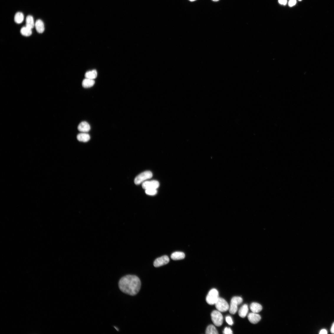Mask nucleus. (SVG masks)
Listing matches in <instances>:
<instances>
[{
    "label": "nucleus",
    "mask_w": 334,
    "mask_h": 334,
    "mask_svg": "<svg viewBox=\"0 0 334 334\" xmlns=\"http://www.w3.org/2000/svg\"><path fill=\"white\" fill-rule=\"evenodd\" d=\"M119 287L123 292L134 296L140 290L141 282L137 276L128 275L122 277L120 279Z\"/></svg>",
    "instance_id": "obj_1"
},
{
    "label": "nucleus",
    "mask_w": 334,
    "mask_h": 334,
    "mask_svg": "<svg viewBox=\"0 0 334 334\" xmlns=\"http://www.w3.org/2000/svg\"><path fill=\"white\" fill-rule=\"evenodd\" d=\"M206 333L207 334H217L218 332L215 327L211 325L208 326L206 330Z\"/></svg>",
    "instance_id": "obj_21"
},
{
    "label": "nucleus",
    "mask_w": 334,
    "mask_h": 334,
    "mask_svg": "<svg viewBox=\"0 0 334 334\" xmlns=\"http://www.w3.org/2000/svg\"><path fill=\"white\" fill-rule=\"evenodd\" d=\"M185 257V254L183 252L180 251L174 252L171 256L172 259L174 260H178L184 259Z\"/></svg>",
    "instance_id": "obj_14"
},
{
    "label": "nucleus",
    "mask_w": 334,
    "mask_h": 334,
    "mask_svg": "<svg viewBox=\"0 0 334 334\" xmlns=\"http://www.w3.org/2000/svg\"><path fill=\"white\" fill-rule=\"evenodd\" d=\"M327 330L325 329L321 330L319 333V334H327Z\"/></svg>",
    "instance_id": "obj_27"
},
{
    "label": "nucleus",
    "mask_w": 334,
    "mask_h": 334,
    "mask_svg": "<svg viewBox=\"0 0 334 334\" xmlns=\"http://www.w3.org/2000/svg\"><path fill=\"white\" fill-rule=\"evenodd\" d=\"M35 23L34 22L33 17L31 15L27 16L26 19V26L32 29L35 27Z\"/></svg>",
    "instance_id": "obj_16"
},
{
    "label": "nucleus",
    "mask_w": 334,
    "mask_h": 334,
    "mask_svg": "<svg viewBox=\"0 0 334 334\" xmlns=\"http://www.w3.org/2000/svg\"><path fill=\"white\" fill-rule=\"evenodd\" d=\"M145 192L148 195L154 196L157 194V191L156 189H148L146 190Z\"/></svg>",
    "instance_id": "obj_22"
},
{
    "label": "nucleus",
    "mask_w": 334,
    "mask_h": 334,
    "mask_svg": "<svg viewBox=\"0 0 334 334\" xmlns=\"http://www.w3.org/2000/svg\"><path fill=\"white\" fill-rule=\"evenodd\" d=\"M34 27L37 32L40 34L43 33L45 31V24H44L43 22L40 19L37 20L35 22Z\"/></svg>",
    "instance_id": "obj_10"
},
{
    "label": "nucleus",
    "mask_w": 334,
    "mask_h": 334,
    "mask_svg": "<svg viewBox=\"0 0 334 334\" xmlns=\"http://www.w3.org/2000/svg\"><path fill=\"white\" fill-rule=\"evenodd\" d=\"M24 19V16L22 12H17L15 14L14 17V21L16 23L18 24H21L23 22Z\"/></svg>",
    "instance_id": "obj_20"
},
{
    "label": "nucleus",
    "mask_w": 334,
    "mask_h": 334,
    "mask_svg": "<svg viewBox=\"0 0 334 334\" xmlns=\"http://www.w3.org/2000/svg\"><path fill=\"white\" fill-rule=\"evenodd\" d=\"M32 29L26 26H25L22 28L20 30V32L22 35L26 37H29L32 34Z\"/></svg>",
    "instance_id": "obj_18"
},
{
    "label": "nucleus",
    "mask_w": 334,
    "mask_h": 334,
    "mask_svg": "<svg viewBox=\"0 0 334 334\" xmlns=\"http://www.w3.org/2000/svg\"><path fill=\"white\" fill-rule=\"evenodd\" d=\"M249 312L248 305L246 304L243 305L238 311V315L239 317L244 318L246 317Z\"/></svg>",
    "instance_id": "obj_13"
},
{
    "label": "nucleus",
    "mask_w": 334,
    "mask_h": 334,
    "mask_svg": "<svg viewBox=\"0 0 334 334\" xmlns=\"http://www.w3.org/2000/svg\"><path fill=\"white\" fill-rule=\"evenodd\" d=\"M299 1H302V0H299Z\"/></svg>",
    "instance_id": "obj_31"
},
{
    "label": "nucleus",
    "mask_w": 334,
    "mask_h": 334,
    "mask_svg": "<svg viewBox=\"0 0 334 334\" xmlns=\"http://www.w3.org/2000/svg\"><path fill=\"white\" fill-rule=\"evenodd\" d=\"M90 135L85 133L79 134L77 136V139L78 141L84 142H86L89 141L90 140Z\"/></svg>",
    "instance_id": "obj_15"
},
{
    "label": "nucleus",
    "mask_w": 334,
    "mask_h": 334,
    "mask_svg": "<svg viewBox=\"0 0 334 334\" xmlns=\"http://www.w3.org/2000/svg\"><path fill=\"white\" fill-rule=\"evenodd\" d=\"M226 323L229 325H232L233 324V321L231 317L230 316H226Z\"/></svg>",
    "instance_id": "obj_23"
},
{
    "label": "nucleus",
    "mask_w": 334,
    "mask_h": 334,
    "mask_svg": "<svg viewBox=\"0 0 334 334\" xmlns=\"http://www.w3.org/2000/svg\"><path fill=\"white\" fill-rule=\"evenodd\" d=\"M219 298L218 291L217 289L213 288L211 289L208 293L206 300L208 304L213 305L215 304Z\"/></svg>",
    "instance_id": "obj_2"
},
{
    "label": "nucleus",
    "mask_w": 334,
    "mask_h": 334,
    "mask_svg": "<svg viewBox=\"0 0 334 334\" xmlns=\"http://www.w3.org/2000/svg\"><path fill=\"white\" fill-rule=\"evenodd\" d=\"M95 83L94 80L86 78L83 81L82 85L83 87L88 88L93 86Z\"/></svg>",
    "instance_id": "obj_17"
},
{
    "label": "nucleus",
    "mask_w": 334,
    "mask_h": 334,
    "mask_svg": "<svg viewBox=\"0 0 334 334\" xmlns=\"http://www.w3.org/2000/svg\"><path fill=\"white\" fill-rule=\"evenodd\" d=\"M213 1H216H216H219V0H213Z\"/></svg>",
    "instance_id": "obj_29"
},
{
    "label": "nucleus",
    "mask_w": 334,
    "mask_h": 334,
    "mask_svg": "<svg viewBox=\"0 0 334 334\" xmlns=\"http://www.w3.org/2000/svg\"><path fill=\"white\" fill-rule=\"evenodd\" d=\"M213 323L217 326L222 325L223 323V317L221 312L218 310L213 311L211 315Z\"/></svg>",
    "instance_id": "obj_5"
},
{
    "label": "nucleus",
    "mask_w": 334,
    "mask_h": 334,
    "mask_svg": "<svg viewBox=\"0 0 334 334\" xmlns=\"http://www.w3.org/2000/svg\"><path fill=\"white\" fill-rule=\"evenodd\" d=\"M215 305L217 310L221 312L229 310L230 306L228 302L223 298L219 297Z\"/></svg>",
    "instance_id": "obj_6"
},
{
    "label": "nucleus",
    "mask_w": 334,
    "mask_h": 334,
    "mask_svg": "<svg viewBox=\"0 0 334 334\" xmlns=\"http://www.w3.org/2000/svg\"><path fill=\"white\" fill-rule=\"evenodd\" d=\"M97 76V72L96 70H93L87 72L85 75L86 78L94 80Z\"/></svg>",
    "instance_id": "obj_19"
},
{
    "label": "nucleus",
    "mask_w": 334,
    "mask_h": 334,
    "mask_svg": "<svg viewBox=\"0 0 334 334\" xmlns=\"http://www.w3.org/2000/svg\"><path fill=\"white\" fill-rule=\"evenodd\" d=\"M297 3L296 0H289V5L290 7H292L295 5Z\"/></svg>",
    "instance_id": "obj_25"
},
{
    "label": "nucleus",
    "mask_w": 334,
    "mask_h": 334,
    "mask_svg": "<svg viewBox=\"0 0 334 334\" xmlns=\"http://www.w3.org/2000/svg\"><path fill=\"white\" fill-rule=\"evenodd\" d=\"M159 186V182L156 180L146 181L143 182L142 184L143 188L145 190L151 188L157 189Z\"/></svg>",
    "instance_id": "obj_8"
},
{
    "label": "nucleus",
    "mask_w": 334,
    "mask_h": 334,
    "mask_svg": "<svg viewBox=\"0 0 334 334\" xmlns=\"http://www.w3.org/2000/svg\"><path fill=\"white\" fill-rule=\"evenodd\" d=\"M248 317L250 323L253 324L257 323L261 319V316L259 314L253 312L248 314Z\"/></svg>",
    "instance_id": "obj_9"
},
{
    "label": "nucleus",
    "mask_w": 334,
    "mask_h": 334,
    "mask_svg": "<svg viewBox=\"0 0 334 334\" xmlns=\"http://www.w3.org/2000/svg\"><path fill=\"white\" fill-rule=\"evenodd\" d=\"M189 1H196V0H189Z\"/></svg>",
    "instance_id": "obj_30"
},
{
    "label": "nucleus",
    "mask_w": 334,
    "mask_h": 334,
    "mask_svg": "<svg viewBox=\"0 0 334 334\" xmlns=\"http://www.w3.org/2000/svg\"><path fill=\"white\" fill-rule=\"evenodd\" d=\"M330 331L331 333L334 334V323L333 324V325L331 327Z\"/></svg>",
    "instance_id": "obj_28"
},
{
    "label": "nucleus",
    "mask_w": 334,
    "mask_h": 334,
    "mask_svg": "<svg viewBox=\"0 0 334 334\" xmlns=\"http://www.w3.org/2000/svg\"><path fill=\"white\" fill-rule=\"evenodd\" d=\"M279 2L281 4L286 5L287 2V0H279Z\"/></svg>",
    "instance_id": "obj_26"
},
{
    "label": "nucleus",
    "mask_w": 334,
    "mask_h": 334,
    "mask_svg": "<svg viewBox=\"0 0 334 334\" xmlns=\"http://www.w3.org/2000/svg\"><path fill=\"white\" fill-rule=\"evenodd\" d=\"M243 301V299L241 297H233L231 300L229 307L230 313L232 314H236L238 310V306L241 304Z\"/></svg>",
    "instance_id": "obj_3"
},
{
    "label": "nucleus",
    "mask_w": 334,
    "mask_h": 334,
    "mask_svg": "<svg viewBox=\"0 0 334 334\" xmlns=\"http://www.w3.org/2000/svg\"><path fill=\"white\" fill-rule=\"evenodd\" d=\"M169 258L166 255L162 256L157 258L154 261V265L156 267H159L167 264L169 262Z\"/></svg>",
    "instance_id": "obj_7"
},
{
    "label": "nucleus",
    "mask_w": 334,
    "mask_h": 334,
    "mask_svg": "<svg viewBox=\"0 0 334 334\" xmlns=\"http://www.w3.org/2000/svg\"><path fill=\"white\" fill-rule=\"evenodd\" d=\"M152 176V173L150 171L144 172L136 176L134 180V183L136 185H140L146 180L151 178Z\"/></svg>",
    "instance_id": "obj_4"
},
{
    "label": "nucleus",
    "mask_w": 334,
    "mask_h": 334,
    "mask_svg": "<svg viewBox=\"0 0 334 334\" xmlns=\"http://www.w3.org/2000/svg\"><path fill=\"white\" fill-rule=\"evenodd\" d=\"M223 333L225 334H232L233 332L230 328L226 327L224 329Z\"/></svg>",
    "instance_id": "obj_24"
},
{
    "label": "nucleus",
    "mask_w": 334,
    "mask_h": 334,
    "mask_svg": "<svg viewBox=\"0 0 334 334\" xmlns=\"http://www.w3.org/2000/svg\"><path fill=\"white\" fill-rule=\"evenodd\" d=\"M78 129L81 132L86 133L90 131L91 127L89 124L87 122L83 121L79 124L78 127Z\"/></svg>",
    "instance_id": "obj_11"
},
{
    "label": "nucleus",
    "mask_w": 334,
    "mask_h": 334,
    "mask_svg": "<svg viewBox=\"0 0 334 334\" xmlns=\"http://www.w3.org/2000/svg\"><path fill=\"white\" fill-rule=\"evenodd\" d=\"M250 308L252 312L256 313L259 312L262 310V306L257 302L252 303L250 305Z\"/></svg>",
    "instance_id": "obj_12"
}]
</instances>
